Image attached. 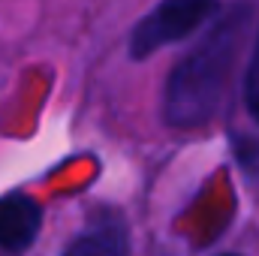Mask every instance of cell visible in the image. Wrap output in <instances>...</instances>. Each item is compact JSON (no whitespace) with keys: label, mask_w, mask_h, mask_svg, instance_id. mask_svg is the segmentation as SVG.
I'll return each instance as SVG.
<instances>
[{"label":"cell","mask_w":259,"mask_h":256,"mask_svg":"<svg viewBox=\"0 0 259 256\" xmlns=\"http://www.w3.org/2000/svg\"><path fill=\"white\" fill-rule=\"evenodd\" d=\"M244 27H247V9L229 12L172 69L163 94V118L172 127H199L217 112L226 81L232 75L235 55L244 39Z\"/></svg>","instance_id":"cell-1"},{"label":"cell","mask_w":259,"mask_h":256,"mask_svg":"<svg viewBox=\"0 0 259 256\" xmlns=\"http://www.w3.org/2000/svg\"><path fill=\"white\" fill-rule=\"evenodd\" d=\"M214 9H217V0H163V3H157L136 24L133 36H130L133 58H148L157 49L190 36Z\"/></svg>","instance_id":"cell-2"},{"label":"cell","mask_w":259,"mask_h":256,"mask_svg":"<svg viewBox=\"0 0 259 256\" xmlns=\"http://www.w3.org/2000/svg\"><path fill=\"white\" fill-rule=\"evenodd\" d=\"M39 232V205L27 196L0 199V256H18Z\"/></svg>","instance_id":"cell-3"},{"label":"cell","mask_w":259,"mask_h":256,"mask_svg":"<svg viewBox=\"0 0 259 256\" xmlns=\"http://www.w3.org/2000/svg\"><path fill=\"white\" fill-rule=\"evenodd\" d=\"M64 256H127V232L118 220L100 223L75 238Z\"/></svg>","instance_id":"cell-4"},{"label":"cell","mask_w":259,"mask_h":256,"mask_svg":"<svg viewBox=\"0 0 259 256\" xmlns=\"http://www.w3.org/2000/svg\"><path fill=\"white\" fill-rule=\"evenodd\" d=\"M244 100H247L250 115L259 121V36H256V49H253L250 66H247V78H244Z\"/></svg>","instance_id":"cell-5"},{"label":"cell","mask_w":259,"mask_h":256,"mask_svg":"<svg viewBox=\"0 0 259 256\" xmlns=\"http://www.w3.org/2000/svg\"><path fill=\"white\" fill-rule=\"evenodd\" d=\"M226 256H232V253H226Z\"/></svg>","instance_id":"cell-6"}]
</instances>
